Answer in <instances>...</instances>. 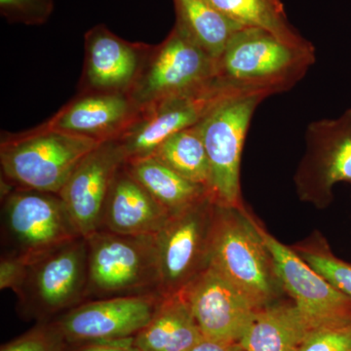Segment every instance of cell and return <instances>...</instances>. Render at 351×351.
I'll return each mask as SVG.
<instances>
[{
    "mask_svg": "<svg viewBox=\"0 0 351 351\" xmlns=\"http://www.w3.org/2000/svg\"><path fill=\"white\" fill-rule=\"evenodd\" d=\"M298 254L332 286L351 298L350 263L335 257L329 249L301 248Z\"/></svg>",
    "mask_w": 351,
    "mask_h": 351,
    "instance_id": "cell-26",
    "label": "cell"
},
{
    "mask_svg": "<svg viewBox=\"0 0 351 351\" xmlns=\"http://www.w3.org/2000/svg\"><path fill=\"white\" fill-rule=\"evenodd\" d=\"M176 23L191 40L215 60L241 25L228 19L206 0H174Z\"/></svg>",
    "mask_w": 351,
    "mask_h": 351,
    "instance_id": "cell-22",
    "label": "cell"
},
{
    "mask_svg": "<svg viewBox=\"0 0 351 351\" xmlns=\"http://www.w3.org/2000/svg\"><path fill=\"white\" fill-rule=\"evenodd\" d=\"M100 144L44 124L22 133H2L1 182L13 189L59 195L78 164Z\"/></svg>",
    "mask_w": 351,
    "mask_h": 351,
    "instance_id": "cell-2",
    "label": "cell"
},
{
    "mask_svg": "<svg viewBox=\"0 0 351 351\" xmlns=\"http://www.w3.org/2000/svg\"><path fill=\"white\" fill-rule=\"evenodd\" d=\"M306 154L295 176L302 198L327 202L341 182H351V108L334 119H321L306 129Z\"/></svg>",
    "mask_w": 351,
    "mask_h": 351,
    "instance_id": "cell-14",
    "label": "cell"
},
{
    "mask_svg": "<svg viewBox=\"0 0 351 351\" xmlns=\"http://www.w3.org/2000/svg\"><path fill=\"white\" fill-rule=\"evenodd\" d=\"M171 215L122 165L108 193L101 230L123 235L157 234Z\"/></svg>",
    "mask_w": 351,
    "mask_h": 351,
    "instance_id": "cell-18",
    "label": "cell"
},
{
    "mask_svg": "<svg viewBox=\"0 0 351 351\" xmlns=\"http://www.w3.org/2000/svg\"><path fill=\"white\" fill-rule=\"evenodd\" d=\"M129 174L173 216L210 195L209 189L184 179L156 157L125 161Z\"/></svg>",
    "mask_w": 351,
    "mask_h": 351,
    "instance_id": "cell-21",
    "label": "cell"
},
{
    "mask_svg": "<svg viewBox=\"0 0 351 351\" xmlns=\"http://www.w3.org/2000/svg\"><path fill=\"white\" fill-rule=\"evenodd\" d=\"M205 339L239 343L258 307L209 265L182 291Z\"/></svg>",
    "mask_w": 351,
    "mask_h": 351,
    "instance_id": "cell-12",
    "label": "cell"
},
{
    "mask_svg": "<svg viewBox=\"0 0 351 351\" xmlns=\"http://www.w3.org/2000/svg\"><path fill=\"white\" fill-rule=\"evenodd\" d=\"M126 157L117 140L90 152L60 191L73 223L82 237L100 230L104 207L117 171Z\"/></svg>",
    "mask_w": 351,
    "mask_h": 351,
    "instance_id": "cell-15",
    "label": "cell"
},
{
    "mask_svg": "<svg viewBox=\"0 0 351 351\" xmlns=\"http://www.w3.org/2000/svg\"><path fill=\"white\" fill-rule=\"evenodd\" d=\"M53 10L54 0H0V12L10 23L43 25Z\"/></svg>",
    "mask_w": 351,
    "mask_h": 351,
    "instance_id": "cell-27",
    "label": "cell"
},
{
    "mask_svg": "<svg viewBox=\"0 0 351 351\" xmlns=\"http://www.w3.org/2000/svg\"><path fill=\"white\" fill-rule=\"evenodd\" d=\"M210 265L219 270L254 304L262 308L278 297L283 288L263 228L241 208L216 203Z\"/></svg>",
    "mask_w": 351,
    "mask_h": 351,
    "instance_id": "cell-3",
    "label": "cell"
},
{
    "mask_svg": "<svg viewBox=\"0 0 351 351\" xmlns=\"http://www.w3.org/2000/svg\"><path fill=\"white\" fill-rule=\"evenodd\" d=\"M27 263L20 258L1 255L0 258V289L16 290L19 287L27 271Z\"/></svg>",
    "mask_w": 351,
    "mask_h": 351,
    "instance_id": "cell-29",
    "label": "cell"
},
{
    "mask_svg": "<svg viewBox=\"0 0 351 351\" xmlns=\"http://www.w3.org/2000/svg\"><path fill=\"white\" fill-rule=\"evenodd\" d=\"M265 97H228L196 124L210 163L209 193L215 202L240 205V164L245 138L256 108Z\"/></svg>",
    "mask_w": 351,
    "mask_h": 351,
    "instance_id": "cell-7",
    "label": "cell"
},
{
    "mask_svg": "<svg viewBox=\"0 0 351 351\" xmlns=\"http://www.w3.org/2000/svg\"><path fill=\"white\" fill-rule=\"evenodd\" d=\"M157 234L98 230L86 237V302L159 293Z\"/></svg>",
    "mask_w": 351,
    "mask_h": 351,
    "instance_id": "cell-4",
    "label": "cell"
},
{
    "mask_svg": "<svg viewBox=\"0 0 351 351\" xmlns=\"http://www.w3.org/2000/svg\"><path fill=\"white\" fill-rule=\"evenodd\" d=\"M281 285L311 329L351 322V298L332 286L297 252L263 230Z\"/></svg>",
    "mask_w": 351,
    "mask_h": 351,
    "instance_id": "cell-10",
    "label": "cell"
},
{
    "mask_svg": "<svg viewBox=\"0 0 351 351\" xmlns=\"http://www.w3.org/2000/svg\"><path fill=\"white\" fill-rule=\"evenodd\" d=\"M233 97L217 84L195 93L170 97L140 108L137 117L117 138L126 161L152 156L177 132L196 125L223 99Z\"/></svg>",
    "mask_w": 351,
    "mask_h": 351,
    "instance_id": "cell-11",
    "label": "cell"
},
{
    "mask_svg": "<svg viewBox=\"0 0 351 351\" xmlns=\"http://www.w3.org/2000/svg\"><path fill=\"white\" fill-rule=\"evenodd\" d=\"M140 108L129 93L80 92L44 125L105 143L117 140L137 117Z\"/></svg>",
    "mask_w": 351,
    "mask_h": 351,
    "instance_id": "cell-17",
    "label": "cell"
},
{
    "mask_svg": "<svg viewBox=\"0 0 351 351\" xmlns=\"http://www.w3.org/2000/svg\"><path fill=\"white\" fill-rule=\"evenodd\" d=\"M299 351H351V322L314 330Z\"/></svg>",
    "mask_w": 351,
    "mask_h": 351,
    "instance_id": "cell-28",
    "label": "cell"
},
{
    "mask_svg": "<svg viewBox=\"0 0 351 351\" xmlns=\"http://www.w3.org/2000/svg\"><path fill=\"white\" fill-rule=\"evenodd\" d=\"M203 339L188 302L179 293L163 298L133 343L140 351H191Z\"/></svg>",
    "mask_w": 351,
    "mask_h": 351,
    "instance_id": "cell-19",
    "label": "cell"
},
{
    "mask_svg": "<svg viewBox=\"0 0 351 351\" xmlns=\"http://www.w3.org/2000/svg\"><path fill=\"white\" fill-rule=\"evenodd\" d=\"M163 298L149 294L87 301L53 321L69 343L133 339L149 324Z\"/></svg>",
    "mask_w": 351,
    "mask_h": 351,
    "instance_id": "cell-13",
    "label": "cell"
},
{
    "mask_svg": "<svg viewBox=\"0 0 351 351\" xmlns=\"http://www.w3.org/2000/svg\"><path fill=\"white\" fill-rule=\"evenodd\" d=\"M191 351H244L239 343H223V341L203 339Z\"/></svg>",
    "mask_w": 351,
    "mask_h": 351,
    "instance_id": "cell-31",
    "label": "cell"
},
{
    "mask_svg": "<svg viewBox=\"0 0 351 351\" xmlns=\"http://www.w3.org/2000/svg\"><path fill=\"white\" fill-rule=\"evenodd\" d=\"M216 77V60L174 25L152 45L137 82L129 92L140 108L170 97L199 92Z\"/></svg>",
    "mask_w": 351,
    "mask_h": 351,
    "instance_id": "cell-8",
    "label": "cell"
},
{
    "mask_svg": "<svg viewBox=\"0 0 351 351\" xmlns=\"http://www.w3.org/2000/svg\"><path fill=\"white\" fill-rule=\"evenodd\" d=\"M133 339L69 343L66 351H140L134 346Z\"/></svg>",
    "mask_w": 351,
    "mask_h": 351,
    "instance_id": "cell-30",
    "label": "cell"
},
{
    "mask_svg": "<svg viewBox=\"0 0 351 351\" xmlns=\"http://www.w3.org/2000/svg\"><path fill=\"white\" fill-rule=\"evenodd\" d=\"M315 63L314 47H295L265 29L242 27L216 60L217 84L232 96L283 93Z\"/></svg>",
    "mask_w": 351,
    "mask_h": 351,
    "instance_id": "cell-1",
    "label": "cell"
},
{
    "mask_svg": "<svg viewBox=\"0 0 351 351\" xmlns=\"http://www.w3.org/2000/svg\"><path fill=\"white\" fill-rule=\"evenodd\" d=\"M215 202L207 196L193 206L173 215L157 233L159 293L179 294L210 265Z\"/></svg>",
    "mask_w": 351,
    "mask_h": 351,
    "instance_id": "cell-9",
    "label": "cell"
},
{
    "mask_svg": "<svg viewBox=\"0 0 351 351\" xmlns=\"http://www.w3.org/2000/svg\"><path fill=\"white\" fill-rule=\"evenodd\" d=\"M85 58L80 92L129 93L142 73L152 45L119 38L107 25L85 34Z\"/></svg>",
    "mask_w": 351,
    "mask_h": 351,
    "instance_id": "cell-16",
    "label": "cell"
},
{
    "mask_svg": "<svg viewBox=\"0 0 351 351\" xmlns=\"http://www.w3.org/2000/svg\"><path fill=\"white\" fill-rule=\"evenodd\" d=\"M152 156L189 181L209 189L210 163L197 126L177 132L157 147Z\"/></svg>",
    "mask_w": 351,
    "mask_h": 351,
    "instance_id": "cell-24",
    "label": "cell"
},
{
    "mask_svg": "<svg viewBox=\"0 0 351 351\" xmlns=\"http://www.w3.org/2000/svg\"><path fill=\"white\" fill-rule=\"evenodd\" d=\"M88 243L80 237L29 263L24 279L14 291L17 311L25 320L56 319L86 302Z\"/></svg>",
    "mask_w": 351,
    "mask_h": 351,
    "instance_id": "cell-6",
    "label": "cell"
},
{
    "mask_svg": "<svg viewBox=\"0 0 351 351\" xmlns=\"http://www.w3.org/2000/svg\"><path fill=\"white\" fill-rule=\"evenodd\" d=\"M219 13L243 27L265 29L295 47H313L289 22L281 0H206Z\"/></svg>",
    "mask_w": 351,
    "mask_h": 351,
    "instance_id": "cell-23",
    "label": "cell"
},
{
    "mask_svg": "<svg viewBox=\"0 0 351 351\" xmlns=\"http://www.w3.org/2000/svg\"><path fill=\"white\" fill-rule=\"evenodd\" d=\"M69 343L54 321L38 322L29 331L1 346L0 351H66Z\"/></svg>",
    "mask_w": 351,
    "mask_h": 351,
    "instance_id": "cell-25",
    "label": "cell"
},
{
    "mask_svg": "<svg viewBox=\"0 0 351 351\" xmlns=\"http://www.w3.org/2000/svg\"><path fill=\"white\" fill-rule=\"evenodd\" d=\"M80 237L57 193L23 189L1 193L2 255L29 265Z\"/></svg>",
    "mask_w": 351,
    "mask_h": 351,
    "instance_id": "cell-5",
    "label": "cell"
},
{
    "mask_svg": "<svg viewBox=\"0 0 351 351\" xmlns=\"http://www.w3.org/2000/svg\"><path fill=\"white\" fill-rule=\"evenodd\" d=\"M313 330L295 304H269L258 309L240 339L244 351H299Z\"/></svg>",
    "mask_w": 351,
    "mask_h": 351,
    "instance_id": "cell-20",
    "label": "cell"
}]
</instances>
